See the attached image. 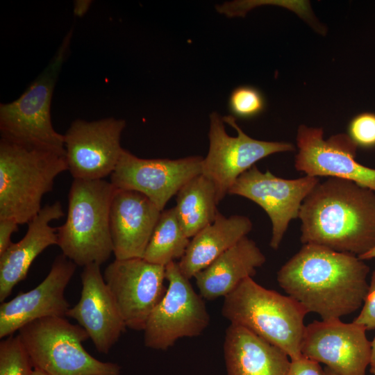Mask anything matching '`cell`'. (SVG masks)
Returning a JSON list of instances; mask_svg holds the SVG:
<instances>
[{
	"label": "cell",
	"mask_w": 375,
	"mask_h": 375,
	"mask_svg": "<svg viewBox=\"0 0 375 375\" xmlns=\"http://www.w3.org/2000/svg\"><path fill=\"white\" fill-rule=\"evenodd\" d=\"M369 266L359 257L305 244L277 273L288 296L322 320L340 319L363 304Z\"/></svg>",
	"instance_id": "6da1fadb"
},
{
	"label": "cell",
	"mask_w": 375,
	"mask_h": 375,
	"mask_svg": "<svg viewBox=\"0 0 375 375\" xmlns=\"http://www.w3.org/2000/svg\"><path fill=\"white\" fill-rule=\"evenodd\" d=\"M300 238L360 257L375 247V192L352 181L328 178L303 201Z\"/></svg>",
	"instance_id": "7a4b0ae2"
},
{
	"label": "cell",
	"mask_w": 375,
	"mask_h": 375,
	"mask_svg": "<svg viewBox=\"0 0 375 375\" xmlns=\"http://www.w3.org/2000/svg\"><path fill=\"white\" fill-rule=\"evenodd\" d=\"M224 300L222 313L283 351L291 360L302 356L301 342L308 312L290 296L268 290L247 278Z\"/></svg>",
	"instance_id": "3957f363"
},
{
	"label": "cell",
	"mask_w": 375,
	"mask_h": 375,
	"mask_svg": "<svg viewBox=\"0 0 375 375\" xmlns=\"http://www.w3.org/2000/svg\"><path fill=\"white\" fill-rule=\"evenodd\" d=\"M68 170L65 156L0 140V219L28 224L42 209L43 196Z\"/></svg>",
	"instance_id": "277c9868"
},
{
	"label": "cell",
	"mask_w": 375,
	"mask_h": 375,
	"mask_svg": "<svg viewBox=\"0 0 375 375\" xmlns=\"http://www.w3.org/2000/svg\"><path fill=\"white\" fill-rule=\"evenodd\" d=\"M116 189L103 179H74L66 221L57 227V245L77 266L101 265L113 253L110 209Z\"/></svg>",
	"instance_id": "5b68a950"
},
{
	"label": "cell",
	"mask_w": 375,
	"mask_h": 375,
	"mask_svg": "<svg viewBox=\"0 0 375 375\" xmlns=\"http://www.w3.org/2000/svg\"><path fill=\"white\" fill-rule=\"evenodd\" d=\"M72 30L65 36L41 74L15 101L0 104L1 138L65 156L64 135L53 127L51 103L59 73L68 55Z\"/></svg>",
	"instance_id": "8992f818"
},
{
	"label": "cell",
	"mask_w": 375,
	"mask_h": 375,
	"mask_svg": "<svg viewBox=\"0 0 375 375\" xmlns=\"http://www.w3.org/2000/svg\"><path fill=\"white\" fill-rule=\"evenodd\" d=\"M34 369L48 375H121V367L90 355L82 343L90 338L65 317H47L18 331Z\"/></svg>",
	"instance_id": "52a82bcc"
},
{
	"label": "cell",
	"mask_w": 375,
	"mask_h": 375,
	"mask_svg": "<svg viewBox=\"0 0 375 375\" xmlns=\"http://www.w3.org/2000/svg\"><path fill=\"white\" fill-rule=\"evenodd\" d=\"M232 115H209V148L203 158L201 174L213 183L217 201L228 194L235 181L258 160L274 153L294 151L292 144L253 139L238 126Z\"/></svg>",
	"instance_id": "ba28073f"
},
{
	"label": "cell",
	"mask_w": 375,
	"mask_h": 375,
	"mask_svg": "<svg viewBox=\"0 0 375 375\" xmlns=\"http://www.w3.org/2000/svg\"><path fill=\"white\" fill-rule=\"evenodd\" d=\"M165 278L166 292L144 329L145 346L156 350H167L180 338L199 335L210 323L203 297L182 274L178 262L165 266Z\"/></svg>",
	"instance_id": "9c48e42d"
},
{
	"label": "cell",
	"mask_w": 375,
	"mask_h": 375,
	"mask_svg": "<svg viewBox=\"0 0 375 375\" xmlns=\"http://www.w3.org/2000/svg\"><path fill=\"white\" fill-rule=\"evenodd\" d=\"M103 276L126 328L144 331L166 292L165 267L142 258L115 259Z\"/></svg>",
	"instance_id": "30bf717a"
},
{
	"label": "cell",
	"mask_w": 375,
	"mask_h": 375,
	"mask_svg": "<svg viewBox=\"0 0 375 375\" xmlns=\"http://www.w3.org/2000/svg\"><path fill=\"white\" fill-rule=\"evenodd\" d=\"M319 182L318 177L308 175L280 178L254 165L235 181L228 194L250 199L266 212L272 223L269 245L276 250L290 222L299 217L303 201Z\"/></svg>",
	"instance_id": "8fae6325"
},
{
	"label": "cell",
	"mask_w": 375,
	"mask_h": 375,
	"mask_svg": "<svg viewBox=\"0 0 375 375\" xmlns=\"http://www.w3.org/2000/svg\"><path fill=\"white\" fill-rule=\"evenodd\" d=\"M125 126L124 119L112 117L72 123L64 142L74 179L100 180L112 174L124 149L120 141Z\"/></svg>",
	"instance_id": "7c38bea8"
},
{
	"label": "cell",
	"mask_w": 375,
	"mask_h": 375,
	"mask_svg": "<svg viewBox=\"0 0 375 375\" xmlns=\"http://www.w3.org/2000/svg\"><path fill=\"white\" fill-rule=\"evenodd\" d=\"M203 158H140L124 149L110 182L117 189L138 192L162 211L189 181L201 174Z\"/></svg>",
	"instance_id": "4fadbf2b"
},
{
	"label": "cell",
	"mask_w": 375,
	"mask_h": 375,
	"mask_svg": "<svg viewBox=\"0 0 375 375\" xmlns=\"http://www.w3.org/2000/svg\"><path fill=\"white\" fill-rule=\"evenodd\" d=\"M299 149L294 167L306 175L338 178L352 181L375 192V169L356 159L358 146L347 134L340 133L324 139L322 128L299 126Z\"/></svg>",
	"instance_id": "5bb4252c"
},
{
	"label": "cell",
	"mask_w": 375,
	"mask_h": 375,
	"mask_svg": "<svg viewBox=\"0 0 375 375\" xmlns=\"http://www.w3.org/2000/svg\"><path fill=\"white\" fill-rule=\"evenodd\" d=\"M366 331L340 319L314 321L306 326L301 354L325 364L338 375H366L371 351Z\"/></svg>",
	"instance_id": "9a60e30c"
},
{
	"label": "cell",
	"mask_w": 375,
	"mask_h": 375,
	"mask_svg": "<svg viewBox=\"0 0 375 375\" xmlns=\"http://www.w3.org/2000/svg\"><path fill=\"white\" fill-rule=\"evenodd\" d=\"M76 265L62 253L54 259L45 278L0 306V338L14 335L24 325L47 317H66L69 304L65 290Z\"/></svg>",
	"instance_id": "2e32d148"
},
{
	"label": "cell",
	"mask_w": 375,
	"mask_h": 375,
	"mask_svg": "<svg viewBox=\"0 0 375 375\" xmlns=\"http://www.w3.org/2000/svg\"><path fill=\"white\" fill-rule=\"evenodd\" d=\"M78 302L69 308L66 317L83 328L97 351L108 354L126 326L101 272L100 265L84 267Z\"/></svg>",
	"instance_id": "e0dca14e"
},
{
	"label": "cell",
	"mask_w": 375,
	"mask_h": 375,
	"mask_svg": "<svg viewBox=\"0 0 375 375\" xmlns=\"http://www.w3.org/2000/svg\"><path fill=\"white\" fill-rule=\"evenodd\" d=\"M161 212L144 194L116 189L110 209V230L115 259L143 257Z\"/></svg>",
	"instance_id": "ac0fdd59"
},
{
	"label": "cell",
	"mask_w": 375,
	"mask_h": 375,
	"mask_svg": "<svg viewBox=\"0 0 375 375\" xmlns=\"http://www.w3.org/2000/svg\"><path fill=\"white\" fill-rule=\"evenodd\" d=\"M60 201L45 205L28 224L24 238L0 255V301L3 302L14 287L26 278L33 260L47 247L57 245V228L50 223L64 216Z\"/></svg>",
	"instance_id": "d6986e66"
},
{
	"label": "cell",
	"mask_w": 375,
	"mask_h": 375,
	"mask_svg": "<svg viewBox=\"0 0 375 375\" xmlns=\"http://www.w3.org/2000/svg\"><path fill=\"white\" fill-rule=\"evenodd\" d=\"M226 375H287L291 360L281 349L240 326L226 331Z\"/></svg>",
	"instance_id": "ffe728a7"
},
{
	"label": "cell",
	"mask_w": 375,
	"mask_h": 375,
	"mask_svg": "<svg viewBox=\"0 0 375 375\" xmlns=\"http://www.w3.org/2000/svg\"><path fill=\"white\" fill-rule=\"evenodd\" d=\"M265 261L256 242L244 237L194 276L200 295L206 300L225 297Z\"/></svg>",
	"instance_id": "44dd1931"
},
{
	"label": "cell",
	"mask_w": 375,
	"mask_h": 375,
	"mask_svg": "<svg viewBox=\"0 0 375 375\" xmlns=\"http://www.w3.org/2000/svg\"><path fill=\"white\" fill-rule=\"evenodd\" d=\"M253 227L244 215L226 217L218 212L212 223L197 233L178 262L182 274L190 279L219 256L247 236Z\"/></svg>",
	"instance_id": "7402d4cb"
},
{
	"label": "cell",
	"mask_w": 375,
	"mask_h": 375,
	"mask_svg": "<svg viewBox=\"0 0 375 375\" xmlns=\"http://www.w3.org/2000/svg\"><path fill=\"white\" fill-rule=\"evenodd\" d=\"M213 183L203 174L189 181L176 194L174 207L185 235L191 238L214 222L218 213Z\"/></svg>",
	"instance_id": "603a6c76"
},
{
	"label": "cell",
	"mask_w": 375,
	"mask_h": 375,
	"mask_svg": "<svg viewBox=\"0 0 375 375\" xmlns=\"http://www.w3.org/2000/svg\"><path fill=\"white\" fill-rule=\"evenodd\" d=\"M190 242L180 224L175 208L163 210L142 258L165 267L183 256Z\"/></svg>",
	"instance_id": "cb8c5ba5"
},
{
	"label": "cell",
	"mask_w": 375,
	"mask_h": 375,
	"mask_svg": "<svg viewBox=\"0 0 375 375\" xmlns=\"http://www.w3.org/2000/svg\"><path fill=\"white\" fill-rule=\"evenodd\" d=\"M31 358L18 335H10L0 342V375H31Z\"/></svg>",
	"instance_id": "d4e9b609"
},
{
	"label": "cell",
	"mask_w": 375,
	"mask_h": 375,
	"mask_svg": "<svg viewBox=\"0 0 375 375\" xmlns=\"http://www.w3.org/2000/svg\"><path fill=\"white\" fill-rule=\"evenodd\" d=\"M265 105L262 93L257 88L249 85L235 88L228 99V108L235 117H254L262 112Z\"/></svg>",
	"instance_id": "484cf974"
},
{
	"label": "cell",
	"mask_w": 375,
	"mask_h": 375,
	"mask_svg": "<svg viewBox=\"0 0 375 375\" xmlns=\"http://www.w3.org/2000/svg\"><path fill=\"white\" fill-rule=\"evenodd\" d=\"M349 138L362 148L375 147V114L362 112L355 116L348 126Z\"/></svg>",
	"instance_id": "4316f807"
},
{
	"label": "cell",
	"mask_w": 375,
	"mask_h": 375,
	"mask_svg": "<svg viewBox=\"0 0 375 375\" xmlns=\"http://www.w3.org/2000/svg\"><path fill=\"white\" fill-rule=\"evenodd\" d=\"M361 310L353 320L366 330L375 329V269L373 271Z\"/></svg>",
	"instance_id": "83f0119b"
},
{
	"label": "cell",
	"mask_w": 375,
	"mask_h": 375,
	"mask_svg": "<svg viewBox=\"0 0 375 375\" xmlns=\"http://www.w3.org/2000/svg\"><path fill=\"white\" fill-rule=\"evenodd\" d=\"M287 375H324V372L319 362L302 356L291 360Z\"/></svg>",
	"instance_id": "f1b7e54d"
},
{
	"label": "cell",
	"mask_w": 375,
	"mask_h": 375,
	"mask_svg": "<svg viewBox=\"0 0 375 375\" xmlns=\"http://www.w3.org/2000/svg\"><path fill=\"white\" fill-rule=\"evenodd\" d=\"M19 224L12 219H0V255L11 244V235L18 231Z\"/></svg>",
	"instance_id": "f546056e"
},
{
	"label": "cell",
	"mask_w": 375,
	"mask_h": 375,
	"mask_svg": "<svg viewBox=\"0 0 375 375\" xmlns=\"http://www.w3.org/2000/svg\"><path fill=\"white\" fill-rule=\"evenodd\" d=\"M90 3V1H76L74 8V15L78 17L83 16L88 10Z\"/></svg>",
	"instance_id": "4dcf8cb0"
},
{
	"label": "cell",
	"mask_w": 375,
	"mask_h": 375,
	"mask_svg": "<svg viewBox=\"0 0 375 375\" xmlns=\"http://www.w3.org/2000/svg\"><path fill=\"white\" fill-rule=\"evenodd\" d=\"M369 366L370 373L375 375V337L371 342L370 360Z\"/></svg>",
	"instance_id": "1f68e13d"
},
{
	"label": "cell",
	"mask_w": 375,
	"mask_h": 375,
	"mask_svg": "<svg viewBox=\"0 0 375 375\" xmlns=\"http://www.w3.org/2000/svg\"><path fill=\"white\" fill-rule=\"evenodd\" d=\"M359 258L363 260L375 258V247L373 249L370 250L367 253L360 256Z\"/></svg>",
	"instance_id": "d6a6232c"
},
{
	"label": "cell",
	"mask_w": 375,
	"mask_h": 375,
	"mask_svg": "<svg viewBox=\"0 0 375 375\" xmlns=\"http://www.w3.org/2000/svg\"><path fill=\"white\" fill-rule=\"evenodd\" d=\"M324 375H338L327 367H324Z\"/></svg>",
	"instance_id": "836d02e7"
},
{
	"label": "cell",
	"mask_w": 375,
	"mask_h": 375,
	"mask_svg": "<svg viewBox=\"0 0 375 375\" xmlns=\"http://www.w3.org/2000/svg\"><path fill=\"white\" fill-rule=\"evenodd\" d=\"M31 375H48V374H45L44 372H42V371H40L39 369L33 368V370Z\"/></svg>",
	"instance_id": "e575fe53"
}]
</instances>
